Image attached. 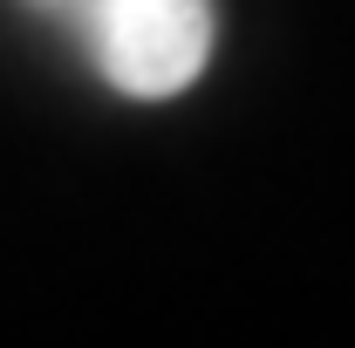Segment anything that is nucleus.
Here are the masks:
<instances>
[{"mask_svg": "<svg viewBox=\"0 0 355 348\" xmlns=\"http://www.w3.org/2000/svg\"><path fill=\"white\" fill-rule=\"evenodd\" d=\"M212 35H219L212 0H89L96 69L137 103L191 89L212 62Z\"/></svg>", "mask_w": 355, "mask_h": 348, "instance_id": "nucleus-1", "label": "nucleus"}, {"mask_svg": "<svg viewBox=\"0 0 355 348\" xmlns=\"http://www.w3.org/2000/svg\"><path fill=\"white\" fill-rule=\"evenodd\" d=\"M76 7H89V0H76Z\"/></svg>", "mask_w": 355, "mask_h": 348, "instance_id": "nucleus-2", "label": "nucleus"}]
</instances>
